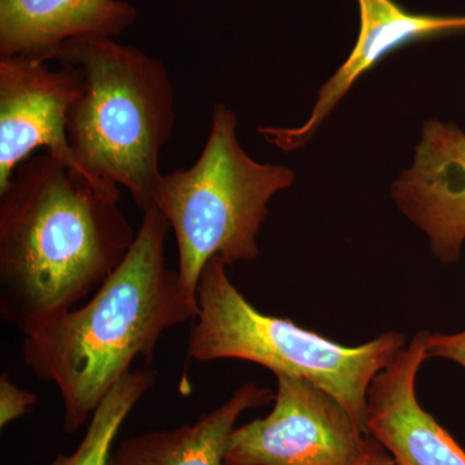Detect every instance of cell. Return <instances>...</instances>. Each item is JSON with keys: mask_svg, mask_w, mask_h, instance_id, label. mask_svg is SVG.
Masks as SVG:
<instances>
[{"mask_svg": "<svg viewBox=\"0 0 465 465\" xmlns=\"http://www.w3.org/2000/svg\"><path fill=\"white\" fill-rule=\"evenodd\" d=\"M38 397L32 391L21 390L8 374L0 376V428L23 418L35 407Z\"/></svg>", "mask_w": 465, "mask_h": 465, "instance_id": "5bb4252c", "label": "cell"}, {"mask_svg": "<svg viewBox=\"0 0 465 465\" xmlns=\"http://www.w3.org/2000/svg\"><path fill=\"white\" fill-rule=\"evenodd\" d=\"M136 16L124 0H0V57L48 63L74 39L115 38Z\"/></svg>", "mask_w": 465, "mask_h": 465, "instance_id": "8fae6325", "label": "cell"}, {"mask_svg": "<svg viewBox=\"0 0 465 465\" xmlns=\"http://www.w3.org/2000/svg\"><path fill=\"white\" fill-rule=\"evenodd\" d=\"M118 186L50 153L26 159L0 192V317L24 335L73 311L105 282L136 232Z\"/></svg>", "mask_w": 465, "mask_h": 465, "instance_id": "6da1fadb", "label": "cell"}, {"mask_svg": "<svg viewBox=\"0 0 465 465\" xmlns=\"http://www.w3.org/2000/svg\"><path fill=\"white\" fill-rule=\"evenodd\" d=\"M58 64L84 76L67 112L70 146L94 182L124 188L137 208L153 207L159 158L174 127V88L161 60L108 36L64 45Z\"/></svg>", "mask_w": 465, "mask_h": 465, "instance_id": "3957f363", "label": "cell"}, {"mask_svg": "<svg viewBox=\"0 0 465 465\" xmlns=\"http://www.w3.org/2000/svg\"><path fill=\"white\" fill-rule=\"evenodd\" d=\"M397 208L425 232L433 255L458 262L465 242V134L452 124L428 121L414 162L391 189Z\"/></svg>", "mask_w": 465, "mask_h": 465, "instance_id": "ba28073f", "label": "cell"}, {"mask_svg": "<svg viewBox=\"0 0 465 465\" xmlns=\"http://www.w3.org/2000/svg\"><path fill=\"white\" fill-rule=\"evenodd\" d=\"M428 331L414 338L376 375L367 391L365 430L397 465H465V450L423 409L416 378L428 360Z\"/></svg>", "mask_w": 465, "mask_h": 465, "instance_id": "9c48e42d", "label": "cell"}, {"mask_svg": "<svg viewBox=\"0 0 465 465\" xmlns=\"http://www.w3.org/2000/svg\"><path fill=\"white\" fill-rule=\"evenodd\" d=\"M370 437V436H369ZM351 465H397L390 452L378 440L370 437L369 443L362 457Z\"/></svg>", "mask_w": 465, "mask_h": 465, "instance_id": "2e32d148", "label": "cell"}, {"mask_svg": "<svg viewBox=\"0 0 465 465\" xmlns=\"http://www.w3.org/2000/svg\"><path fill=\"white\" fill-rule=\"evenodd\" d=\"M170 231L157 208L143 213L127 256L94 295L24 339L25 365L60 391L65 433L90 423L136 358L152 363L167 330L194 321L179 274L167 266Z\"/></svg>", "mask_w": 465, "mask_h": 465, "instance_id": "7a4b0ae2", "label": "cell"}, {"mask_svg": "<svg viewBox=\"0 0 465 465\" xmlns=\"http://www.w3.org/2000/svg\"><path fill=\"white\" fill-rule=\"evenodd\" d=\"M225 266L213 258L202 272L188 357L201 363L246 361L274 376L307 379L335 397L366 433L367 391L406 347L405 335L390 331L358 347L339 344L287 318L262 313L234 286Z\"/></svg>", "mask_w": 465, "mask_h": 465, "instance_id": "5b68a950", "label": "cell"}, {"mask_svg": "<svg viewBox=\"0 0 465 465\" xmlns=\"http://www.w3.org/2000/svg\"><path fill=\"white\" fill-rule=\"evenodd\" d=\"M237 128V114L217 103L200 157L189 168L162 173L153 194V207L176 238L179 282L195 316L204 266L213 258L225 265L258 258L269 202L295 182L290 167L251 158Z\"/></svg>", "mask_w": 465, "mask_h": 465, "instance_id": "277c9868", "label": "cell"}, {"mask_svg": "<svg viewBox=\"0 0 465 465\" xmlns=\"http://www.w3.org/2000/svg\"><path fill=\"white\" fill-rule=\"evenodd\" d=\"M428 358H442L465 369V331L430 333L427 342Z\"/></svg>", "mask_w": 465, "mask_h": 465, "instance_id": "9a60e30c", "label": "cell"}, {"mask_svg": "<svg viewBox=\"0 0 465 465\" xmlns=\"http://www.w3.org/2000/svg\"><path fill=\"white\" fill-rule=\"evenodd\" d=\"M82 90L84 76L74 66L54 69L35 58L0 57V192L39 149L87 176L66 131L67 112Z\"/></svg>", "mask_w": 465, "mask_h": 465, "instance_id": "52a82bcc", "label": "cell"}, {"mask_svg": "<svg viewBox=\"0 0 465 465\" xmlns=\"http://www.w3.org/2000/svg\"><path fill=\"white\" fill-rule=\"evenodd\" d=\"M274 401L272 390L250 381L231 399L173 430L128 437L110 455L109 465H224L229 437L247 410Z\"/></svg>", "mask_w": 465, "mask_h": 465, "instance_id": "7c38bea8", "label": "cell"}, {"mask_svg": "<svg viewBox=\"0 0 465 465\" xmlns=\"http://www.w3.org/2000/svg\"><path fill=\"white\" fill-rule=\"evenodd\" d=\"M273 410L235 427L224 465H351L370 437L351 412L322 388L277 375Z\"/></svg>", "mask_w": 465, "mask_h": 465, "instance_id": "8992f818", "label": "cell"}, {"mask_svg": "<svg viewBox=\"0 0 465 465\" xmlns=\"http://www.w3.org/2000/svg\"><path fill=\"white\" fill-rule=\"evenodd\" d=\"M158 379L154 369L131 370L94 410L87 430L72 454H58L51 465H109L113 443L134 407Z\"/></svg>", "mask_w": 465, "mask_h": 465, "instance_id": "4fadbf2b", "label": "cell"}, {"mask_svg": "<svg viewBox=\"0 0 465 465\" xmlns=\"http://www.w3.org/2000/svg\"><path fill=\"white\" fill-rule=\"evenodd\" d=\"M361 12L360 35L345 63L322 85L307 121L298 127H259V134L283 152L311 142L342 97L379 61L402 45L445 34L465 32V16L412 14L394 0H357Z\"/></svg>", "mask_w": 465, "mask_h": 465, "instance_id": "30bf717a", "label": "cell"}]
</instances>
